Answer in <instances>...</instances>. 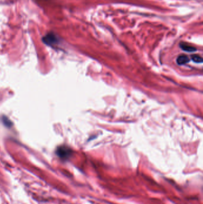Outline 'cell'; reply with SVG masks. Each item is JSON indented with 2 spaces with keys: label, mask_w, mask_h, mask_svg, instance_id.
Wrapping results in <instances>:
<instances>
[{
  "label": "cell",
  "mask_w": 203,
  "mask_h": 204,
  "mask_svg": "<svg viewBox=\"0 0 203 204\" xmlns=\"http://www.w3.org/2000/svg\"><path fill=\"white\" fill-rule=\"evenodd\" d=\"M71 154L70 150L64 146H62L57 149V155L63 159H67Z\"/></svg>",
  "instance_id": "obj_2"
},
{
  "label": "cell",
  "mask_w": 203,
  "mask_h": 204,
  "mask_svg": "<svg viewBox=\"0 0 203 204\" xmlns=\"http://www.w3.org/2000/svg\"><path fill=\"white\" fill-rule=\"evenodd\" d=\"M191 58H192L193 61L194 62H195V63L200 64V63H202L203 62V58L200 56H199V55L194 54V55H193L191 56Z\"/></svg>",
  "instance_id": "obj_5"
},
{
  "label": "cell",
  "mask_w": 203,
  "mask_h": 204,
  "mask_svg": "<svg viewBox=\"0 0 203 204\" xmlns=\"http://www.w3.org/2000/svg\"><path fill=\"white\" fill-rule=\"evenodd\" d=\"M43 42L48 45L53 46L58 42V37L53 33H49L47 34L43 38Z\"/></svg>",
  "instance_id": "obj_1"
},
{
  "label": "cell",
  "mask_w": 203,
  "mask_h": 204,
  "mask_svg": "<svg viewBox=\"0 0 203 204\" xmlns=\"http://www.w3.org/2000/svg\"><path fill=\"white\" fill-rule=\"evenodd\" d=\"M178 64H180V65H182V64H186L188 62H190V59L189 57L186 56V55H181L179 56L176 60Z\"/></svg>",
  "instance_id": "obj_4"
},
{
  "label": "cell",
  "mask_w": 203,
  "mask_h": 204,
  "mask_svg": "<svg viewBox=\"0 0 203 204\" xmlns=\"http://www.w3.org/2000/svg\"><path fill=\"white\" fill-rule=\"evenodd\" d=\"M180 47L183 51L187 52H194L197 50L196 48L191 46V45L185 43H181L180 44Z\"/></svg>",
  "instance_id": "obj_3"
}]
</instances>
